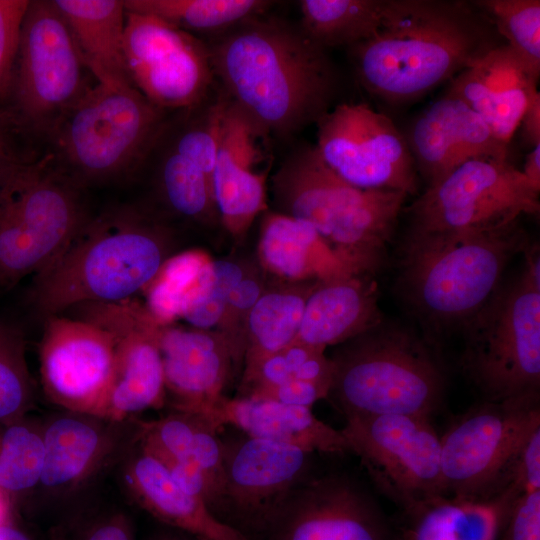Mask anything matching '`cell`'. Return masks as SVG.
I'll return each instance as SVG.
<instances>
[{
	"label": "cell",
	"mask_w": 540,
	"mask_h": 540,
	"mask_svg": "<svg viewBox=\"0 0 540 540\" xmlns=\"http://www.w3.org/2000/svg\"><path fill=\"white\" fill-rule=\"evenodd\" d=\"M331 360L328 397L345 417L430 418L443 400L446 378L439 358L406 327L383 321L349 340Z\"/></svg>",
	"instance_id": "obj_5"
},
{
	"label": "cell",
	"mask_w": 540,
	"mask_h": 540,
	"mask_svg": "<svg viewBox=\"0 0 540 540\" xmlns=\"http://www.w3.org/2000/svg\"><path fill=\"white\" fill-rule=\"evenodd\" d=\"M33 387L18 329L0 320V428L25 416Z\"/></svg>",
	"instance_id": "obj_39"
},
{
	"label": "cell",
	"mask_w": 540,
	"mask_h": 540,
	"mask_svg": "<svg viewBox=\"0 0 540 540\" xmlns=\"http://www.w3.org/2000/svg\"><path fill=\"white\" fill-rule=\"evenodd\" d=\"M0 162L3 163H15L14 157L11 154V149L4 128L2 118L0 117Z\"/></svg>",
	"instance_id": "obj_50"
},
{
	"label": "cell",
	"mask_w": 540,
	"mask_h": 540,
	"mask_svg": "<svg viewBox=\"0 0 540 540\" xmlns=\"http://www.w3.org/2000/svg\"><path fill=\"white\" fill-rule=\"evenodd\" d=\"M78 318L106 330L115 345V372L101 418L121 423L166 401L159 325L144 305L133 299L118 303H86Z\"/></svg>",
	"instance_id": "obj_16"
},
{
	"label": "cell",
	"mask_w": 540,
	"mask_h": 540,
	"mask_svg": "<svg viewBox=\"0 0 540 540\" xmlns=\"http://www.w3.org/2000/svg\"><path fill=\"white\" fill-rule=\"evenodd\" d=\"M153 540H196V539L189 535L182 536L175 533H163L154 537Z\"/></svg>",
	"instance_id": "obj_51"
},
{
	"label": "cell",
	"mask_w": 540,
	"mask_h": 540,
	"mask_svg": "<svg viewBox=\"0 0 540 540\" xmlns=\"http://www.w3.org/2000/svg\"><path fill=\"white\" fill-rule=\"evenodd\" d=\"M259 255L270 272L294 282H324L362 274L310 223L281 212L265 216Z\"/></svg>",
	"instance_id": "obj_29"
},
{
	"label": "cell",
	"mask_w": 540,
	"mask_h": 540,
	"mask_svg": "<svg viewBox=\"0 0 540 540\" xmlns=\"http://www.w3.org/2000/svg\"><path fill=\"white\" fill-rule=\"evenodd\" d=\"M166 230L133 210L86 220L66 249L35 274L31 301L45 317L142 292L169 257Z\"/></svg>",
	"instance_id": "obj_3"
},
{
	"label": "cell",
	"mask_w": 540,
	"mask_h": 540,
	"mask_svg": "<svg viewBox=\"0 0 540 540\" xmlns=\"http://www.w3.org/2000/svg\"><path fill=\"white\" fill-rule=\"evenodd\" d=\"M524 267L520 274L530 285L540 290V248L536 242H531L523 251Z\"/></svg>",
	"instance_id": "obj_47"
},
{
	"label": "cell",
	"mask_w": 540,
	"mask_h": 540,
	"mask_svg": "<svg viewBox=\"0 0 540 540\" xmlns=\"http://www.w3.org/2000/svg\"><path fill=\"white\" fill-rule=\"evenodd\" d=\"M502 540H540V489L521 491L515 498Z\"/></svg>",
	"instance_id": "obj_43"
},
{
	"label": "cell",
	"mask_w": 540,
	"mask_h": 540,
	"mask_svg": "<svg viewBox=\"0 0 540 540\" xmlns=\"http://www.w3.org/2000/svg\"><path fill=\"white\" fill-rule=\"evenodd\" d=\"M15 163L0 162V191Z\"/></svg>",
	"instance_id": "obj_52"
},
{
	"label": "cell",
	"mask_w": 540,
	"mask_h": 540,
	"mask_svg": "<svg viewBox=\"0 0 540 540\" xmlns=\"http://www.w3.org/2000/svg\"><path fill=\"white\" fill-rule=\"evenodd\" d=\"M473 4L488 18L512 52L540 75V1L478 0Z\"/></svg>",
	"instance_id": "obj_37"
},
{
	"label": "cell",
	"mask_w": 540,
	"mask_h": 540,
	"mask_svg": "<svg viewBox=\"0 0 540 540\" xmlns=\"http://www.w3.org/2000/svg\"><path fill=\"white\" fill-rule=\"evenodd\" d=\"M27 0H0V108L6 104L18 53Z\"/></svg>",
	"instance_id": "obj_42"
},
{
	"label": "cell",
	"mask_w": 540,
	"mask_h": 540,
	"mask_svg": "<svg viewBox=\"0 0 540 540\" xmlns=\"http://www.w3.org/2000/svg\"><path fill=\"white\" fill-rule=\"evenodd\" d=\"M43 390L65 411L101 418L115 372V345L78 317L49 316L39 344Z\"/></svg>",
	"instance_id": "obj_17"
},
{
	"label": "cell",
	"mask_w": 540,
	"mask_h": 540,
	"mask_svg": "<svg viewBox=\"0 0 540 540\" xmlns=\"http://www.w3.org/2000/svg\"><path fill=\"white\" fill-rule=\"evenodd\" d=\"M270 136L229 101L211 174L217 212L233 234L244 232L266 207L273 154Z\"/></svg>",
	"instance_id": "obj_20"
},
{
	"label": "cell",
	"mask_w": 540,
	"mask_h": 540,
	"mask_svg": "<svg viewBox=\"0 0 540 540\" xmlns=\"http://www.w3.org/2000/svg\"><path fill=\"white\" fill-rule=\"evenodd\" d=\"M265 0H125L127 11L149 14L186 32L218 34L273 5Z\"/></svg>",
	"instance_id": "obj_34"
},
{
	"label": "cell",
	"mask_w": 540,
	"mask_h": 540,
	"mask_svg": "<svg viewBox=\"0 0 540 540\" xmlns=\"http://www.w3.org/2000/svg\"><path fill=\"white\" fill-rule=\"evenodd\" d=\"M316 123L315 150L341 179L361 189L417 191L407 140L385 114L364 103H341Z\"/></svg>",
	"instance_id": "obj_13"
},
{
	"label": "cell",
	"mask_w": 540,
	"mask_h": 540,
	"mask_svg": "<svg viewBox=\"0 0 540 540\" xmlns=\"http://www.w3.org/2000/svg\"><path fill=\"white\" fill-rule=\"evenodd\" d=\"M461 367L487 401L539 394L540 290L521 275L463 326Z\"/></svg>",
	"instance_id": "obj_9"
},
{
	"label": "cell",
	"mask_w": 540,
	"mask_h": 540,
	"mask_svg": "<svg viewBox=\"0 0 540 540\" xmlns=\"http://www.w3.org/2000/svg\"><path fill=\"white\" fill-rule=\"evenodd\" d=\"M97 82L132 85L124 59L126 9L120 0H54ZM133 86V85H132Z\"/></svg>",
	"instance_id": "obj_30"
},
{
	"label": "cell",
	"mask_w": 540,
	"mask_h": 540,
	"mask_svg": "<svg viewBox=\"0 0 540 540\" xmlns=\"http://www.w3.org/2000/svg\"><path fill=\"white\" fill-rule=\"evenodd\" d=\"M159 184L168 206L185 218L206 221L217 212L210 176L172 148L162 158Z\"/></svg>",
	"instance_id": "obj_38"
},
{
	"label": "cell",
	"mask_w": 540,
	"mask_h": 540,
	"mask_svg": "<svg viewBox=\"0 0 540 540\" xmlns=\"http://www.w3.org/2000/svg\"><path fill=\"white\" fill-rule=\"evenodd\" d=\"M372 276L353 274L317 283L306 300L295 341L325 350L382 323Z\"/></svg>",
	"instance_id": "obj_27"
},
{
	"label": "cell",
	"mask_w": 540,
	"mask_h": 540,
	"mask_svg": "<svg viewBox=\"0 0 540 540\" xmlns=\"http://www.w3.org/2000/svg\"><path fill=\"white\" fill-rule=\"evenodd\" d=\"M87 71L54 2L29 1L6 102L9 119L26 133L50 140L91 87Z\"/></svg>",
	"instance_id": "obj_10"
},
{
	"label": "cell",
	"mask_w": 540,
	"mask_h": 540,
	"mask_svg": "<svg viewBox=\"0 0 540 540\" xmlns=\"http://www.w3.org/2000/svg\"><path fill=\"white\" fill-rule=\"evenodd\" d=\"M214 283L212 260L189 250L169 256L142 291L143 304L159 326L172 325L210 292Z\"/></svg>",
	"instance_id": "obj_32"
},
{
	"label": "cell",
	"mask_w": 540,
	"mask_h": 540,
	"mask_svg": "<svg viewBox=\"0 0 540 540\" xmlns=\"http://www.w3.org/2000/svg\"><path fill=\"white\" fill-rule=\"evenodd\" d=\"M165 116L134 86L97 82L52 135V156L79 188L115 179L147 155L164 132Z\"/></svg>",
	"instance_id": "obj_7"
},
{
	"label": "cell",
	"mask_w": 540,
	"mask_h": 540,
	"mask_svg": "<svg viewBox=\"0 0 540 540\" xmlns=\"http://www.w3.org/2000/svg\"><path fill=\"white\" fill-rule=\"evenodd\" d=\"M44 454L41 425L22 417L0 428V493L10 506L36 492Z\"/></svg>",
	"instance_id": "obj_36"
},
{
	"label": "cell",
	"mask_w": 540,
	"mask_h": 540,
	"mask_svg": "<svg viewBox=\"0 0 540 540\" xmlns=\"http://www.w3.org/2000/svg\"><path fill=\"white\" fill-rule=\"evenodd\" d=\"M110 423L65 411L42 424L44 467L36 492L49 499H62L84 485L112 448Z\"/></svg>",
	"instance_id": "obj_26"
},
{
	"label": "cell",
	"mask_w": 540,
	"mask_h": 540,
	"mask_svg": "<svg viewBox=\"0 0 540 540\" xmlns=\"http://www.w3.org/2000/svg\"><path fill=\"white\" fill-rule=\"evenodd\" d=\"M79 187L56 165L52 154L33 164H14L0 191L45 269L76 237L86 218Z\"/></svg>",
	"instance_id": "obj_19"
},
{
	"label": "cell",
	"mask_w": 540,
	"mask_h": 540,
	"mask_svg": "<svg viewBox=\"0 0 540 540\" xmlns=\"http://www.w3.org/2000/svg\"><path fill=\"white\" fill-rule=\"evenodd\" d=\"M540 428L539 394L485 400L461 416L440 437L446 496L480 498L511 482L514 464Z\"/></svg>",
	"instance_id": "obj_11"
},
{
	"label": "cell",
	"mask_w": 540,
	"mask_h": 540,
	"mask_svg": "<svg viewBox=\"0 0 540 540\" xmlns=\"http://www.w3.org/2000/svg\"><path fill=\"white\" fill-rule=\"evenodd\" d=\"M123 50L132 85L164 111L193 109L216 89L208 44L160 18L126 10Z\"/></svg>",
	"instance_id": "obj_14"
},
{
	"label": "cell",
	"mask_w": 540,
	"mask_h": 540,
	"mask_svg": "<svg viewBox=\"0 0 540 540\" xmlns=\"http://www.w3.org/2000/svg\"><path fill=\"white\" fill-rule=\"evenodd\" d=\"M503 43L473 2L390 0L379 29L349 50L365 90L402 104L450 81Z\"/></svg>",
	"instance_id": "obj_2"
},
{
	"label": "cell",
	"mask_w": 540,
	"mask_h": 540,
	"mask_svg": "<svg viewBox=\"0 0 540 540\" xmlns=\"http://www.w3.org/2000/svg\"><path fill=\"white\" fill-rule=\"evenodd\" d=\"M281 213L310 223L357 271L374 275L383 266L408 194L368 190L332 172L314 146L287 157L273 176Z\"/></svg>",
	"instance_id": "obj_4"
},
{
	"label": "cell",
	"mask_w": 540,
	"mask_h": 540,
	"mask_svg": "<svg viewBox=\"0 0 540 540\" xmlns=\"http://www.w3.org/2000/svg\"><path fill=\"white\" fill-rule=\"evenodd\" d=\"M263 540H394L373 499L344 476L305 479L282 503Z\"/></svg>",
	"instance_id": "obj_18"
},
{
	"label": "cell",
	"mask_w": 540,
	"mask_h": 540,
	"mask_svg": "<svg viewBox=\"0 0 540 540\" xmlns=\"http://www.w3.org/2000/svg\"><path fill=\"white\" fill-rule=\"evenodd\" d=\"M0 540H35L26 530L15 525L9 517L0 521Z\"/></svg>",
	"instance_id": "obj_49"
},
{
	"label": "cell",
	"mask_w": 540,
	"mask_h": 540,
	"mask_svg": "<svg viewBox=\"0 0 540 540\" xmlns=\"http://www.w3.org/2000/svg\"><path fill=\"white\" fill-rule=\"evenodd\" d=\"M530 186L540 192V144L531 148L526 155L524 168L521 170Z\"/></svg>",
	"instance_id": "obj_48"
},
{
	"label": "cell",
	"mask_w": 540,
	"mask_h": 540,
	"mask_svg": "<svg viewBox=\"0 0 540 540\" xmlns=\"http://www.w3.org/2000/svg\"><path fill=\"white\" fill-rule=\"evenodd\" d=\"M51 540H136L129 518L119 511L75 515L55 528Z\"/></svg>",
	"instance_id": "obj_41"
},
{
	"label": "cell",
	"mask_w": 540,
	"mask_h": 540,
	"mask_svg": "<svg viewBox=\"0 0 540 540\" xmlns=\"http://www.w3.org/2000/svg\"><path fill=\"white\" fill-rule=\"evenodd\" d=\"M539 193L508 159H473L427 187L408 209L402 259L536 215Z\"/></svg>",
	"instance_id": "obj_8"
},
{
	"label": "cell",
	"mask_w": 540,
	"mask_h": 540,
	"mask_svg": "<svg viewBox=\"0 0 540 540\" xmlns=\"http://www.w3.org/2000/svg\"><path fill=\"white\" fill-rule=\"evenodd\" d=\"M315 285L296 291H271L260 296L247 314L250 346L246 366L296 340L306 300Z\"/></svg>",
	"instance_id": "obj_35"
},
{
	"label": "cell",
	"mask_w": 540,
	"mask_h": 540,
	"mask_svg": "<svg viewBox=\"0 0 540 540\" xmlns=\"http://www.w3.org/2000/svg\"><path fill=\"white\" fill-rule=\"evenodd\" d=\"M427 187L473 159H508L484 120L459 98L445 94L412 123L406 138Z\"/></svg>",
	"instance_id": "obj_22"
},
{
	"label": "cell",
	"mask_w": 540,
	"mask_h": 540,
	"mask_svg": "<svg viewBox=\"0 0 540 540\" xmlns=\"http://www.w3.org/2000/svg\"><path fill=\"white\" fill-rule=\"evenodd\" d=\"M340 430L377 488L402 512L443 496L440 437L430 418L349 416Z\"/></svg>",
	"instance_id": "obj_12"
},
{
	"label": "cell",
	"mask_w": 540,
	"mask_h": 540,
	"mask_svg": "<svg viewBox=\"0 0 540 540\" xmlns=\"http://www.w3.org/2000/svg\"><path fill=\"white\" fill-rule=\"evenodd\" d=\"M222 442L223 488L216 516L250 540L262 538L290 492L307 479L313 453L244 433Z\"/></svg>",
	"instance_id": "obj_15"
},
{
	"label": "cell",
	"mask_w": 540,
	"mask_h": 540,
	"mask_svg": "<svg viewBox=\"0 0 540 540\" xmlns=\"http://www.w3.org/2000/svg\"><path fill=\"white\" fill-rule=\"evenodd\" d=\"M229 99L218 88L201 105L198 114L180 130L170 148L210 176L213 172Z\"/></svg>",
	"instance_id": "obj_40"
},
{
	"label": "cell",
	"mask_w": 540,
	"mask_h": 540,
	"mask_svg": "<svg viewBox=\"0 0 540 540\" xmlns=\"http://www.w3.org/2000/svg\"><path fill=\"white\" fill-rule=\"evenodd\" d=\"M126 482L143 509L196 540H250L221 521L204 500L185 491L140 441L128 460Z\"/></svg>",
	"instance_id": "obj_24"
},
{
	"label": "cell",
	"mask_w": 540,
	"mask_h": 540,
	"mask_svg": "<svg viewBox=\"0 0 540 540\" xmlns=\"http://www.w3.org/2000/svg\"><path fill=\"white\" fill-rule=\"evenodd\" d=\"M166 398L174 410L204 416L222 398L240 346L208 330L160 326Z\"/></svg>",
	"instance_id": "obj_21"
},
{
	"label": "cell",
	"mask_w": 540,
	"mask_h": 540,
	"mask_svg": "<svg viewBox=\"0 0 540 540\" xmlns=\"http://www.w3.org/2000/svg\"><path fill=\"white\" fill-rule=\"evenodd\" d=\"M262 294L259 282L254 278L244 276L228 296L226 315L229 311L248 314Z\"/></svg>",
	"instance_id": "obj_45"
},
{
	"label": "cell",
	"mask_w": 540,
	"mask_h": 540,
	"mask_svg": "<svg viewBox=\"0 0 540 540\" xmlns=\"http://www.w3.org/2000/svg\"><path fill=\"white\" fill-rule=\"evenodd\" d=\"M521 134L524 142L531 148L540 144V93L538 92L528 108L521 122Z\"/></svg>",
	"instance_id": "obj_46"
},
{
	"label": "cell",
	"mask_w": 540,
	"mask_h": 540,
	"mask_svg": "<svg viewBox=\"0 0 540 540\" xmlns=\"http://www.w3.org/2000/svg\"><path fill=\"white\" fill-rule=\"evenodd\" d=\"M538 79L503 43L452 78L445 94L468 105L484 120L495 138L509 146L526 109L538 93Z\"/></svg>",
	"instance_id": "obj_23"
},
{
	"label": "cell",
	"mask_w": 540,
	"mask_h": 540,
	"mask_svg": "<svg viewBox=\"0 0 540 540\" xmlns=\"http://www.w3.org/2000/svg\"><path fill=\"white\" fill-rule=\"evenodd\" d=\"M520 492L511 481L485 497H436L403 512L394 540H502L512 504Z\"/></svg>",
	"instance_id": "obj_28"
},
{
	"label": "cell",
	"mask_w": 540,
	"mask_h": 540,
	"mask_svg": "<svg viewBox=\"0 0 540 540\" xmlns=\"http://www.w3.org/2000/svg\"><path fill=\"white\" fill-rule=\"evenodd\" d=\"M207 44L216 84L270 137L293 136L329 110L333 66L299 25L264 13Z\"/></svg>",
	"instance_id": "obj_1"
},
{
	"label": "cell",
	"mask_w": 540,
	"mask_h": 540,
	"mask_svg": "<svg viewBox=\"0 0 540 540\" xmlns=\"http://www.w3.org/2000/svg\"><path fill=\"white\" fill-rule=\"evenodd\" d=\"M519 221L401 260V293L417 317L430 329L462 328L500 287L509 261L530 243Z\"/></svg>",
	"instance_id": "obj_6"
},
{
	"label": "cell",
	"mask_w": 540,
	"mask_h": 540,
	"mask_svg": "<svg viewBox=\"0 0 540 540\" xmlns=\"http://www.w3.org/2000/svg\"><path fill=\"white\" fill-rule=\"evenodd\" d=\"M201 417L218 431L230 425L250 437L296 446L311 453L342 455L349 451L341 431L319 420L308 407L261 398L224 397Z\"/></svg>",
	"instance_id": "obj_25"
},
{
	"label": "cell",
	"mask_w": 540,
	"mask_h": 540,
	"mask_svg": "<svg viewBox=\"0 0 540 540\" xmlns=\"http://www.w3.org/2000/svg\"><path fill=\"white\" fill-rule=\"evenodd\" d=\"M218 432L203 417L174 410L142 424L139 441L165 464L184 463L202 470L216 485L221 498L223 442Z\"/></svg>",
	"instance_id": "obj_31"
},
{
	"label": "cell",
	"mask_w": 540,
	"mask_h": 540,
	"mask_svg": "<svg viewBox=\"0 0 540 540\" xmlns=\"http://www.w3.org/2000/svg\"><path fill=\"white\" fill-rule=\"evenodd\" d=\"M511 481L521 491L540 489V428L522 448L512 470Z\"/></svg>",
	"instance_id": "obj_44"
},
{
	"label": "cell",
	"mask_w": 540,
	"mask_h": 540,
	"mask_svg": "<svg viewBox=\"0 0 540 540\" xmlns=\"http://www.w3.org/2000/svg\"><path fill=\"white\" fill-rule=\"evenodd\" d=\"M390 0H302L298 24L323 49L349 48L370 38L382 25Z\"/></svg>",
	"instance_id": "obj_33"
}]
</instances>
